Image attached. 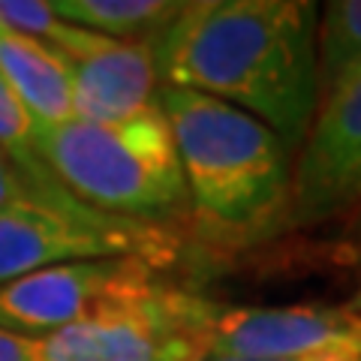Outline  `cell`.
Masks as SVG:
<instances>
[{"mask_svg":"<svg viewBox=\"0 0 361 361\" xmlns=\"http://www.w3.org/2000/svg\"><path fill=\"white\" fill-rule=\"evenodd\" d=\"M316 30L310 0H193L154 42L157 75L247 111L298 154L322 99Z\"/></svg>","mask_w":361,"mask_h":361,"instance_id":"cell-1","label":"cell"},{"mask_svg":"<svg viewBox=\"0 0 361 361\" xmlns=\"http://www.w3.org/2000/svg\"><path fill=\"white\" fill-rule=\"evenodd\" d=\"M346 310H353V313H361V286L355 289V295H353V301L346 304Z\"/></svg>","mask_w":361,"mask_h":361,"instance_id":"cell-17","label":"cell"},{"mask_svg":"<svg viewBox=\"0 0 361 361\" xmlns=\"http://www.w3.org/2000/svg\"><path fill=\"white\" fill-rule=\"evenodd\" d=\"M190 322L208 355L361 358V313L346 307H232L193 295Z\"/></svg>","mask_w":361,"mask_h":361,"instance_id":"cell-6","label":"cell"},{"mask_svg":"<svg viewBox=\"0 0 361 361\" xmlns=\"http://www.w3.org/2000/svg\"><path fill=\"white\" fill-rule=\"evenodd\" d=\"M361 202V73L322 97L292 160L286 229H310Z\"/></svg>","mask_w":361,"mask_h":361,"instance_id":"cell-8","label":"cell"},{"mask_svg":"<svg viewBox=\"0 0 361 361\" xmlns=\"http://www.w3.org/2000/svg\"><path fill=\"white\" fill-rule=\"evenodd\" d=\"M9 205H42V208L61 211L66 217L87 220V223L121 220V217H109V214L97 211V208H87L85 202H78L75 196H58V193L42 190L39 184H33L4 151H0V208H9Z\"/></svg>","mask_w":361,"mask_h":361,"instance_id":"cell-14","label":"cell"},{"mask_svg":"<svg viewBox=\"0 0 361 361\" xmlns=\"http://www.w3.org/2000/svg\"><path fill=\"white\" fill-rule=\"evenodd\" d=\"M205 361H361L355 355H283V358H232V355H208Z\"/></svg>","mask_w":361,"mask_h":361,"instance_id":"cell-16","label":"cell"},{"mask_svg":"<svg viewBox=\"0 0 361 361\" xmlns=\"http://www.w3.org/2000/svg\"><path fill=\"white\" fill-rule=\"evenodd\" d=\"M316 51H319L322 97L361 73V0H331L322 6Z\"/></svg>","mask_w":361,"mask_h":361,"instance_id":"cell-12","label":"cell"},{"mask_svg":"<svg viewBox=\"0 0 361 361\" xmlns=\"http://www.w3.org/2000/svg\"><path fill=\"white\" fill-rule=\"evenodd\" d=\"M63 21L118 42H157L184 4L172 0H51Z\"/></svg>","mask_w":361,"mask_h":361,"instance_id":"cell-11","label":"cell"},{"mask_svg":"<svg viewBox=\"0 0 361 361\" xmlns=\"http://www.w3.org/2000/svg\"><path fill=\"white\" fill-rule=\"evenodd\" d=\"M0 27L49 45V49L63 54L66 61L87 58V54L106 49L109 42H118L63 21L51 9V0L49 4L45 0H0Z\"/></svg>","mask_w":361,"mask_h":361,"instance_id":"cell-13","label":"cell"},{"mask_svg":"<svg viewBox=\"0 0 361 361\" xmlns=\"http://www.w3.org/2000/svg\"><path fill=\"white\" fill-rule=\"evenodd\" d=\"M160 109L172 127L190 220L220 247H250L286 229L292 154L253 115L214 97L160 87Z\"/></svg>","mask_w":361,"mask_h":361,"instance_id":"cell-2","label":"cell"},{"mask_svg":"<svg viewBox=\"0 0 361 361\" xmlns=\"http://www.w3.org/2000/svg\"><path fill=\"white\" fill-rule=\"evenodd\" d=\"M37 148L70 193L109 217L172 229L190 220L172 127L160 106L121 123L37 127Z\"/></svg>","mask_w":361,"mask_h":361,"instance_id":"cell-3","label":"cell"},{"mask_svg":"<svg viewBox=\"0 0 361 361\" xmlns=\"http://www.w3.org/2000/svg\"><path fill=\"white\" fill-rule=\"evenodd\" d=\"M154 42H109L87 58L70 61L73 118L121 123L160 106Z\"/></svg>","mask_w":361,"mask_h":361,"instance_id":"cell-9","label":"cell"},{"mask_svg":"<svg viewBox=\"0 0 361 361\" xmlns=\"http://www.w3.org/2000/svg\"><path fill=\"white\" fill-rule=\"evenodd\" d=\"M190 298L193 292L166 286L148 301L39 337V361H205Z\"/></svg>","mask_w":361,"mask_h":361,"instance_id":"cell-7","label":"cell"},{"mask_svg":"<svg viewBox=\"0 0 361 361\" xmlns=\"http://www.w3.org/2000/svg\"><path fill=\"white\" fill-rule=\"evenodd\" d=\"M0 82L13 90L37 127L73 121L70 61L49 45L0 27Z\"/></svg>","mask_w":361,"mask_h":361,"instance_id":"cell-10","label":"cell"},{"mask_svg":"<svg viewBox=\"0 0 361 361\" xmlns=\"http://www.w3.org/2000/svg\"><path fill=\"white\" fill-rule=\"evenodd\" d=\"M178 250L175 232L160 226L87 223L42 205L0 208V286L51 265L109 256H135L163 271L178 259Z\"/></svg>","mask_w":361,"mask_h":361,"instance_id":"cell-5","label":"cell"},{"mask_svg":"<svg viewBox=\"0 0 361 361\" xmlns=\"http://www.w3.org/2000/svg\"><path fill=\"white\" fill-rule=\"evenodd\" d=\"M0 361H39V341L0 329Z\"/></svg>","mask_w":361,"mask_h":361,"instance_id":"cell-15","label":"cell"},{"mask_svg":"<svg viewBox=\"0 0 361 361\" xmlns=\"http://www.w3.org/2000/svg\"><path fill=\"white\" fill-rule=\"evenodd\" d=\"M166 286L160 268L135 256L51 265L0 286V329L39 341L90 316L148 301Z\"/></svg>","mask_w":361,"mask_h":361,"instance_id":"cell-4","label":"cell"}]
</instances>
